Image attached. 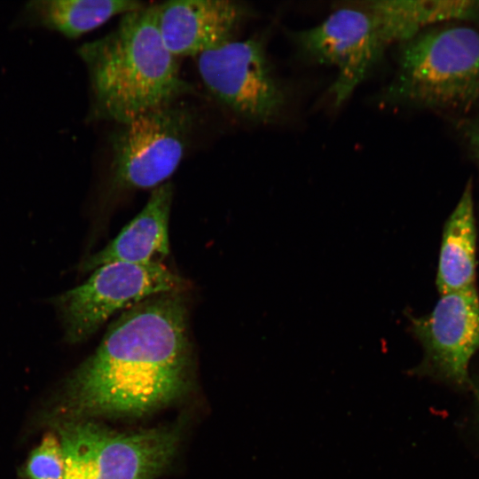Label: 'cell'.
I'll return each instance as SVG.
<instances>
[{
  "mask_svg": "<svg viewBox=\"0 0 479 479\" xmlns=\"http://www.w3.org/2000/svg\"><path fill=\"white\" fill-rule=\"evenodd\" d=\"M192 362L185 296L153 295L111 323L69 381L70 405L83 415H144L183 395Z\"/></svg>",
  "mask_w": 479,
  "mask_h": 479,
  "instance_id": "obj_1",
  "label": "cell"
},
{
  "mask_svg": "<svg viewBox=\"0 0 479 479\" xmlns=\"http://www.w3.org/2000/svg\"><path fill=\"white\" fill-rule=\"evenodd\" d=\"M77 50L89 74L90 121L123 123L191 90L161 37L155 5L123 14L114 30Z\"/></svg>",
  "mask_w": 479,
  "mask_h": 479,
  "instance_id": "obj_2",
  "label": "cell"
},
{
  "mask_svg": "<svg viewBox=\"0 0 479 479\" xmlns=\"http://www.w3.org/2000/svg\"><path fill=\"white\" fill-rule=\"evenodd\" d=\"M389 103L467 111L479 106V32L467 26L423 30L403 43Z\"/></svg>",
  "mask_w": 479,
  "mask_h": 479,
  "instance_id": "obj_3",
  "label": "cell"
},
{
  "mask_svg": "<svg viewBox=\"0 0 479 479\" xmlns=\"http://www.w3.org/2000/svg\"><path fill=\"white\" fill-rule=\"evenodd\" d=\"M63 451V479H154L177 450L179 434L169 428L119 432L91 420L57 426Z\"/></svg>",
  "mask_w": 479,
  "mask_h": 479,
  "instance_id": "obj_4",
  "label": "cell"
},
{
  "mask_svg": "<svg viewBox=\"0 0 479 479\" xmlns=\"http://www.w3.org/2000/svg\"><path fill=\"white\" fill-rule=\"evenodd\" d=\"M192 124L190 108L177 101L118 124L111 137V189H154L166 183L185 153Z\"/></svg>",
  "mask_w": 479,
  "mask_h": 479,
  "instance_id": "obj_5",
  "label": "cell"
},
{
  "mask_svg": "<svg viewBox=\"0 0 479 479\" xmlns=\"http://www.w3.org/2000/svg\"><path fill=\"white\" fill-rule=\"evenodd\" d=\"M185 283L161 262L110 263L92 271L81 285L52 299L65 340L78 343L94 334L114 314L153 295L183 292Z\"/></svg>",
  "mask_w": 479,
  "mask_h": 479,
  "instance_id": "obj_6",
  "label": "cell"
},
{
  "mask_svg": "<svg viewBox=\"0 0 479 479\" xmlns=\"http://www.w3.org/2000/svg\"><path fill=\"white\" fill-rule=\"evenodd\" d=\"M290 35L303 59L335 68L329 90L335 106L349 98L389 46L376 18L364 4L340 7L319 24Z\"/></svg>",
  "mask_w": 479,
  "mask_h": 479,
  "instance_id": "obj_7",
  "label": "cell"
},
{
  "mask_svg": "<svg viewBox=\"0 0 479 479\" xmlns=\"http://www.w3.org/2000/svg\"><path fill=\"white\" fill-rule=\"evenodd\" d=\"M200 78L223 105L248 121L269 123L287 100L263 42L257 37L230 40L197 56Z\"/></svg>",
  "mask_w": 479,
  "mask_h": 479,
  "instance_id": "obj_8",
  "label": "cell"
},
{
  "mask_svg": "<svg viewBox=\"0 0 479 479\" xmlns=\"http://www.w3.org/2000/svg\"><path fill=\"white\" fill-rule=\"evenodd\" d=\"M440 295L430 313L411 318L425 350L419 371L467 387L470 361L479 350V296L475 287Z\"/></svg>",
  "mask_w": 479,
  "mask_h": 479,
  "instance_id": "obj_9",
  "label": "cell"
},
{
  "mask_svg": "<svg viewBox=\"0 0 479 479\" xmlns=\"http://www.w3.org/2000/svg\"><path fill=\"white\" fill-rule=\"evenodd\" d=\"M247 8L231 0H176L155 5L161 37L171 54L198 56L232 38Z\"/></svg>",
  "mask_w": 479,
  "mask_h": 479,
  "instance_id": "obj_10",
  "label": "cell"
},
{
  "mask_svg": "<svg viewBox=\"0 0 479 479\" xmlns=\"http://www.w3.org/2000/svg\"><path fill=\"white\" fill-rule=\"evenodd\" d=\"M172 200L169 182L153 189L143 209L105 247L83 260L79 270L88 272L118 262L144 264L167 256Z\"/></svg>",
  "mask_w": 479,
  "mask_h": 479,
  "instance_id": "obj_11",
  "label": "cell"
},
{
  "mask_svg": "<svg viewBox=\"0 0 479 479\" xmlns=\"http://www.w3.org/2000/svg\"><path fill=\"white\" fill-rule=\"evenodd\" d=\"M475 269L476 229L468 184L444 224L436 274L440 294L475 287Z\"/></svg>",
  "mask_w": 479,
  "mask_h": 479,
  "instance_id": "obj_12",
  "label": "cell"
},
{
  "mask_svg": "<svg viewBox=\"0 0 479 479\" xmlns=\"http://www.w3.org/2000/svg\"><path fill=\"white\" fill-rule=\"evenodd\" d=\"M363 4L376 18L388 45L404 43L438 22L479 16L478 1L383 0Z\"/></svg>",
  "mask_w": 479,
  "mask_h": 479,
  "instance_id": "obj_13",
  "label": "cell"
},
{
  "mask_svg": "<svg viewBox=\"0 0 479 479\" xmlns=\"http://www.w3.org/2000/svg\"><path fill=\"white\" fill-rule=\"evenodd\" d=\"M144 6L132 0H34L24 6L23 20L77 38L115 15L122 16Z\"/></svg>",
  "mask_w": 479,
  "mask_h": 479,
  "instance_id": "obj_14",
  "label": "cell"
},
{
  "mask_svg": "<svg viewBox=\"0 0 479 479\" xmlns=\"http://www.w3.org/2000/svg\"><path fill=\"white\" fill-rule=\"evenodd\" d=\"M27 475L29 479H63L65 462L58 436L48 433L31 452Z\"/></svg>",
  "mask_w": 479,
  "mask_h": 479,
  "instance_id": "obj_15",
  "label": "cell"
},
{
  "mask_svg": "<svg viewBox=\"0 0 479 479\" xmlns=\"http://www.w3.org/2000/svg\"><path fill=\"white\" fill-rule=\"evenodd\" d=\"M464 136L479 160V119L469 121L463 126Z\"/></svg>",
  "mask_w": 479,
  "mask_h": 479,
  "instance_id": "obj_16",
  "label": "cell"
},
{
  "mask_svg": "<svg viewBox=\"0 0 479 479\" xmlns=\"http://www.w3.org/2000/svg\"><path fill=\"white\" fill-rule=\"evenodd\" d=\"M475 398H476V404H477V410H478V419H479V381L477 385L475 386Z\"/></svg>",
  "mask_w": 479,
  "mask_h": 479,
  "instance_id": "obj_17",
  "label": "cell"
}]
</instances>
